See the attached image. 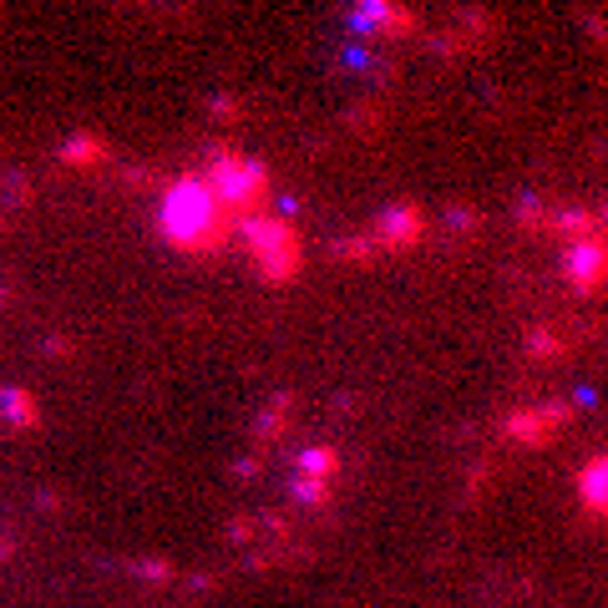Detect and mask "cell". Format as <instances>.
Returning a JSON list of instances; mask_svg holds the SVG:
<instances>
[{
  "mask_svg": "<svg viewBox=\"0 0 608 608\" xmlns=\"http://www.w3.org/2000/svg\"><path fill=\"white\" fill-rule=\"evenodd\" d=\"M593 218H598V234L608 239V203H598V208H593Z\"/></svg>",
  "mask_w": 608,
  "mask_h": 608,
  "instance_id": "cell-15",
  "label": "cell"
},
{
  "mask_svg": "<svg viewBox=\"0 0 608 608\" xmlns=\"http://www.w3.org/2000/svg\"><path fill=\"white\" fill-rule=\"evenodd\" d=\"M548 228H553L563 244H583V239L598 234V218H593V208H558V213L548 218Z\"/></svg>",
  "mask_w": 608,
  "mask_h": 608,
  "instance_id": "cell-10",
  "label": "cell"
},
{
  "mask_svg": "<svg viewBox=\"0 0 608 608\" xmlns=\"http://www.w3.org/2000/svg\"><path fill=\"white\" fill-rule=\"evenodd\" d=\"M573 487H578L583 512L598 517V522H608V451L588 456V462L578 467V477H573Z\"/></svg>",
  "mask_w": 608,
  "mask_h": 608,
  "instance_id": "cell-8",
  "label": "cell"
},
{
  "mask_svg": "<svg viewBox=\"0 0 608 608\" xmlns=\"http://www.w3.org/2000/svg\"><path fill=\"white\" fill-rule=\"evenodd\" d=\"M573 416H578V406L573 401H548V406H522V411H512L507 421H502V436L507 441H517V446H548V441H558L563 436V426H573Z\"/></svg>",
  "mask_w": 608,
  "mask_h": 608,
  "instance_id": "cell-4",
  "label": "cell"
},
{
  "mask_svg": "<svg viewBox=\"0 0 608 608\" xmlns=\"http://www.w3.org/2000/svg\"><path fill=\"white\" fill-rule=\"evenodd\" d=\"M563 279H568L578 294L608 289V239L593 234V239H583V244H563Z\"/></svg>",
  "mask_w": 608,
  "mask_h": 608,
  "instance_id": "cell-6",
  "label": "cell"
},
{
  "mask_svg": "<svg viewBox=\"0 0 608 608\" xmlns=\"http://www.w3.org/2000/svg\"><path fill=\"white\" fill-rule=\"evenodd\" d=\"M294 497H299L304 507H325V502H330V487H325V482H304V477H294Z\"/></svg>",
  "mask_w": 608,
  "mask_h": 608,
  "instance_id": "cell-13",
  "label": "cell"
},
{
  "mask_svg": "<svg viewBox=\"0 0 608 608\" xmlns=\"http://www.w3.org/2000/svg\"><path fill=\"white\" fill-rule=\"evenodd\" d=\"M299 472L294 477H304V482H335L340 477V451L335 446H310V451H299V462H294Z\"/></svg>",
  "mask_w": 608,
  "mask_h": 608,
  "instance_id": "cell-9",
  "label": "cell"
},
{
  "mask_svg": "<svg viewBox=\"0 0 608 608\" xmlns=\"http://www.w3.org/2000/svg\"><path fill=\"white\" fill-rule=\"evenodd\" d=\"M239 239L254 259V269L264 274V284H289L304 274V239L284 213H259L239 223Z\"/></svg>",
  "mask_w": 608,
  "mask_h": 608,
  "instance_id": "cell-3",
  "label": "cell"
},
{
  "mask_svg": "<svg viewBox=\"0 0 608 608\" xmlns=\"http://www.w3.org/2000/svg\"><path fill=\"white\" fill-rule=\"evenodd\" d=\"M527 355H532V360H558V355H563V340H558L553 330H532V335H527Z\"/></svg>",
  "mask_w": 608,
  "mask_h": 608,
  "instance_id": "cell-11",
  "label": "cell"
},
{
  "mask_svg": "<svg viewBox=\"0 0 608 608\" xmlns=\"http://www.w3.org/2000/svg\"><path fill=\"white\" fill-rule=\"evenodd\" d=\"M350 21H355V26H370V31H380V36H391V41L421 31L416 11H406V6H380V0H365V6H355Z\"/></svg>",
  "mask_w": 608,
  "mask_h": 608,
  "instance_id": "cell-7",
  "label": "cell"
},
{
  "mask_svg": "<svg viewBox=\"0 0 608 608\" xmlns=\"http://www.w3.org/2000/svg\"><path fill=\"white\" fill-rule=\"evenodd\" d=\"M421 239H426V213H421L416 203H391L386 213L370 223L375 254H406V249H416Z\"/></svg>",
  "mask_w": 608,
  "mask_h": 608,
  "instance_id": "cell-5",
  "label": "cell"
},
{
  "mask_svg": "<svg viewBox=\"0 0 608 608\" xmlns=\"http://www.w3.org/2000/svg\"><path fill=\"white\" fill-rule=\"evenodd\" d=\"M517 218H522V228H548L553 213H548L538 198H522V203H517Z\"/></svg>",
  "mask_w": 608,
  "mask_h": 608,
  "instance_id": "cell-14",
  "label": "cell"
},
{
  "mask_svg": "<svg viewBox=\"0 0 608 608\" xmlns=\"http://www.w3.org/2000/svg\"><path fill=\"white\" fill-rule=\"evenodd\" d=\"M335 254H340V259H350V264H370V259H380V254H375V244H370V234L340 239V244H335Z\"/></svg>",
  "mask_w": 608,
  "mask_h": 608,
  "instance_id": "cell-12",
  "label": "cell"
},
{
  "mask_svg": "<svg viewBox=\"0 0 608 608\" xmlns=\"http://www.w3.org/2000/svg\"><path fill=\"white\" fill-rule=\"evenodd\" d=\"M158 234L188 254V259H213L223 254L228 244L239 239V223L218 203V193L203 183V173H178L168 188H163V203H158Z\"/></svg>",
  "mask_w": 608,
  "mask_h": 608,
  "instance_id": "cell-1",
  "label": "cell"
},
{
  "mask_svg": "<svg viewBox=\"0 0 608 608\" xmlns=\"http://www.w3.org/2000/svg\"><path fill=\"white\" fill-rule=\"evenodd\" d=\"M198 173H203V183L218 193V203L234 213V223L269 213L274 178H269V168H264L259 158H249V152H239V147H213Z\"/></svg>",
  "mask_w": 608,
  "mask_h": 608,
  "instance_id": "cell-2",
  "label": "cell"
}]
</instances>
